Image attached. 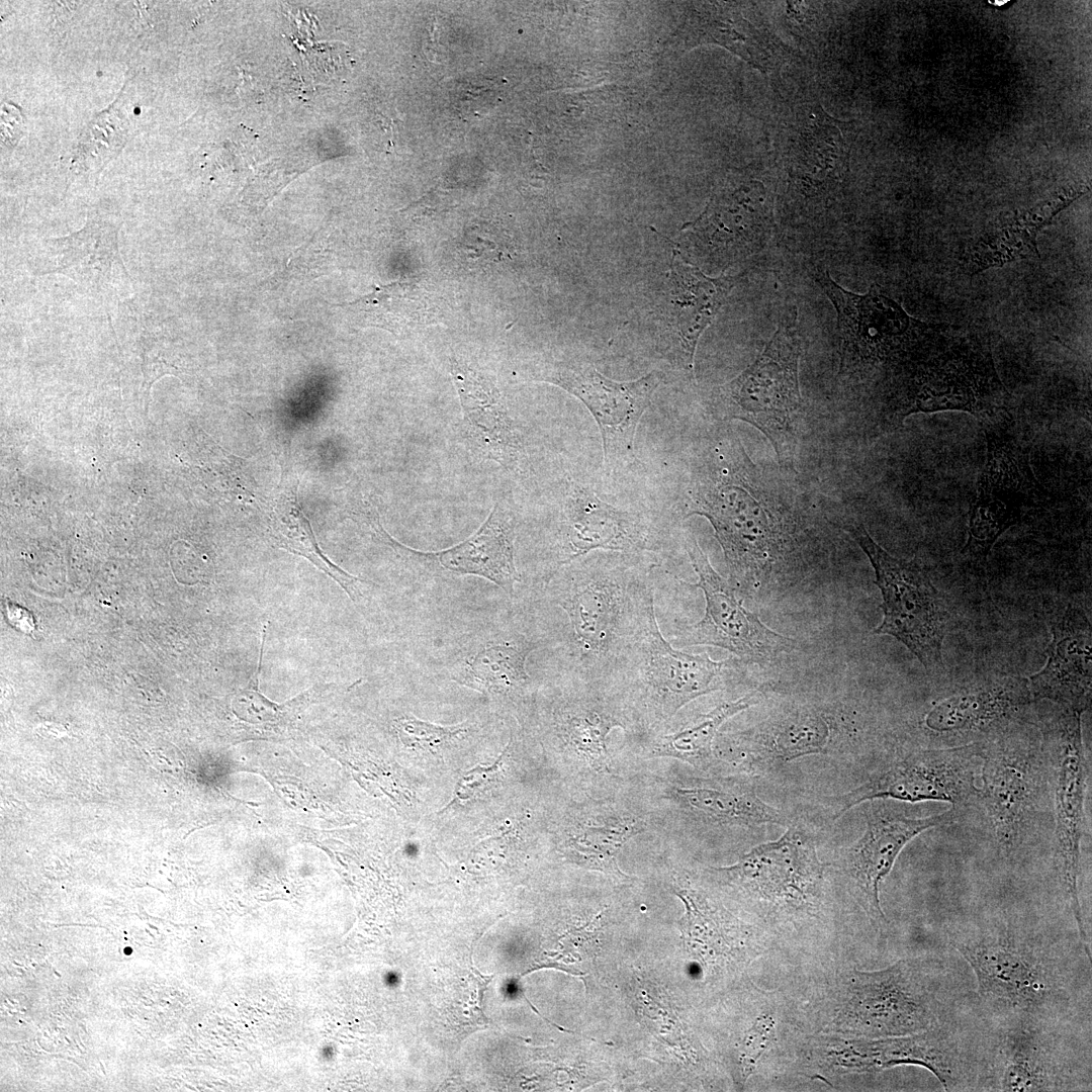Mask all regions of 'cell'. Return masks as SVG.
Wrapping results in <instances>:
<instances>
[{
    "instance_id": "obj_5",
    "label": "cell",
    "mask_w": 1092,
    "mask_h": 1092,
    "mask_svg": "<svg viewBox=\"0 0 1092 1092\" xmlns=\"http://www.w3.org/2000/svg\"><path fill=\"white\" fill-rule=\"evenodd\" d=\"M710 872L746 900L772 939L808 937L826 922V868L800 825Z\"/></svg>"
},
{
    "instance_id": "obj_13",
    "label": "cell",
    "mask_w": 1092,
    "mask_h": 1092,
    "mask_svg": "<svg viewBox=\"0 0 1092 1092\" xmlns=\"http://www.w3.org/2000/svg\"><path fill=\"white\" fill-rule=\"evenodd\" d=\"M845 530L870 559L876 574L875 583L883 597L884 618L874 633L898 639L927 672L941 670V647L949 615L928 573L916 560L892 556L862 525H848Z\"/></svg>"
},
{
    "instance_id": "obj_11",
    "label": "cell",
    "mask_w": 1092,
    "mask_h": 1092,
    "mask_svg": "<svg viewBox=\"0 0 1092 1092\" xmlns=\"http://www.w3.org/2000/svg\"><path fill=\"white\" fill-rule=\"evenodd\" d=\"M801 339L782 324L753 364L721 386L717 413L740 420L763 434L783 468L793 464L802 397L799 387Z\"/></svg>"
},
{
    "instance_id": "obj_3",
    "label": "cell",
    "mask_w": 1092,
    "mask_h": 1092,
    "mask_svg": "<svg viewBox=\"0 0 1092 1092\" xmlns=\"http://www.w3.org/2000/svg\"><path fill=\"white\" fill-rule=\"evenodd\" d=\"M660 565L649 556L599 553L570 562L549 579L547 597L566 617L561 638L567 672L612 680L656 616L653 572Z\"/></svg>"
},
{
    "instance_id": "obj_18",
    "label": "cell",
    "mask_w": 1092,
    "mask_h": 1092,
    "mask_svg": "<svg viewBox=\"0 0 1092 1092\" xmlns=\"http://www.w3.org/2000/svg\"><path fill=\"white\" fill-rule=\"evenodd\" d=\"M554 573L593 550L652 557L672 542V524L601 500L584 487L574 488L557 530Z\"/></svg>"
},
{
    "instance_id": "obj_2",
    "label": "cell",
    "mask_w": 1092,
    "mask_h": 1092,
    "mask_svg": "<svg viewBox=\"0 0 1092 1092\" xmlns=\"http://www.w3.org/2000/svg\"><path fill=\"white\" fill-rule=\"evenodd\" d=\"M938 958L901 959L875 971L841 963L825 967L795 1002L808 1034L845 1038L903 1036L937 1027L956 1017Z\"/></svg>"
},
{
    "instance_id": "obj_22",
    "label": "cell",
    "mask_w": 1092,
    "mask_h": 1092,
    "mask_svg": "<svg viewBox=\"0 0 1092 1092\" xmlns=\"http://www.w3.org/2000/svg\"><path fill=\"white\" fill-rule=\"evenodd\" d=\"M118 232L119 223L89 213L81 230L43 242L35 271L63 274L92 294L109 293L130 280L119 253Z\"/></svg>"
},
{
    "instance_id": "obj_14",
    "label": "cell",
    "mask_w": 1092,
    "mask_h": 1092,
    "mask_svg": "<svg viewBox=\"0 0 1092 1092\" xmlns=\"http://www.w3.org/2000/svg\"><path fill=\"white\" fill-rule=\"evenodd\" d=\"M816 280L837 312L841 371L903 365L945 330L910 316L878 284L856 294L840 287L826 271L819 270Z\"/></svg>"
},
{
    "instance_id": "obj_6",
    "label": "cell",
    "mask_w": 1092,
    "mask_h": 1092,
    "mask_svg": "<svg viewBox=\"0 0 1092 1092\" xmlns=\"http://www.w3.org/2000/svg\"><path fill=\"white\" fill-rule=\"evenodd\" d=\"M983 1065L982 1034L964 1029L959 1016L929 1030L880 1038L808 1034L797 1071L830 1082L851 1074H872L898 1066L928 1070L945 1091H978Z\"/></svg>"
},
{
    "instance_id": "obj_10",
    "label": "cell",
    "mask_w": 1092,
    "mask_h": 1092,
    "mask_svg": "<svg viewBox=\"0 0 1092 1092\" xmlns=\"http://www.w3.org/2000/svg\"><path fill=\"white\" fill-rule=\"evenodd\" d=\"M976 801L1006 856L1023 849L1050 802L1051 772L1042 736L1004 734L984 741Z\"/></svg>"
},
{
    "instance_id": "obj_23",
    "label": "cell",
    "mask_w": 1092,
    "mask_h": 1092,
    "mask_svg": "<svg viewBox=\"0 0 1092 1092\" xmlns=\"http://www.w3.org/2000/svg\"><path fill=\"white\" fill-rule=\"evenodd\" d=\"M1052 634L1046 664L1028 680L1031 698L1082 714L1091 703V624L1079 607L1068 605L1053 620Z\"/></svg>"
},
{
    "instance_id": "obj_34",
    "label": "cell",
    "mask_w": 1092,
    "mask_h": 1092,
    "mask_svg": "<svg viewBox=\"0 0 1092 1092\" xmlns=\"http://www.w3.org/2000/svg\"><path fill=\"white\" fill-rule=\"evenodd\" d=\"M756 693L737 700L719 703L709 712L698 715L678 730L653 736L647 746L648 756L672 757L699 768L713 760L714 739L720 727L734 715L758 703Z\"/></svg>"
},
{
    "instance_id": "obj_12",
    "label": "cell",
    "mask_w": 1092,
    "mask_h": 1092,
    "mask_svg": "<svg viewBox=\"0 0 1092 1092\" xmlns=\"http://www.w3.org/2000/svg\"><path fill=\"white\" fill-rule=\"evenodd\" d=\"M1081 715L1061 708L1041 731L1051 772L1056 817L1054 870L1062 899L1077 936L1091 957V935L1080 901L1081 840L1085 823L1088 764L1082 739Z\"/></svg>"
},
{
    "instance_id": "obj_25",
    "label": "cell",
    "mask_w": 1092,
    "mask_h": 1092,
    "mask_svg": "<svg viewBox=\"0 0 1092 1092\" xmlns=\"http://www.w3.org/2000/svg\"><path fill=\"white\" fill-rule=\"evenodd\" d=\"M832 722L812 708L799 707L770 718L755 730L732 735V756L751 769L827 753L833 745Z\"/></svg>"
},
{
    "instance_id": "obj_19",
    "label": "cell",
    "mask_w": 1092,
    "mask_h": 1092,
    "mask_svg": "<svg viewBox=\"0 0 1092 1092\" xmlns=\"http://www.w3.org/2000/svg\"><path fill=\"white\" fill-rule=\"evenodd\" d=\"M871 803L861 836L844 849L836 866L850 884L872 926L883 932L887 917L881 906L880 889L900 852L920 833L953 822L960 809L951 807L943 813L911 817L882 800Z\"/></svg>"
},
{
    "instance_id": "obj_38",
    "label": "cell",
    "mask_w": 1092,
    "mask_h": 1092,
    "mask_svg": "<svg viewBox=\"0 0 1092 1092\" xmlns=\"http://www.w3.org/2000/svg\"><path fill=\"white\" fill-rule=\"evenodd\" d=\"M266 628L263 630L262 645L258 666L247 689L239 692L233 700V711L242 721L252 725L274 724L283 716L285 705L271 702L259 691V675L261 672L264 652Z\"/></svg>"
},
{
    "instance_id": "obj_28",
    "label": "cell",
    "mask_w": 1092,
    "mask_h": 1092,
    "mask_svg": "<svg viewBox=\"0 0 1092 1092\" xmlns=\"http://www.w3.org/2000/svg\"><path fill=\"white\" fill-rule=\"evenodd\" d=\"M451 375L468 437L488 458L505 467L514 466L522 444L497 385L485 373L457 360L451 361Z\"/></svg>"
},
{
    "instance_id": "obj_27",
    "label": "cell",
    "mask_w": 1092,
    "mask_h": 1092,
    "mask_svg": "<svg viewBox=\"0 0 1092 1092\" xmlns=\"http://www.w3.org/2000/svg\"><path fill=\"white\" fill-rule=\"evenodd\" d=\"M516 525L513 511L496 503L480 528L461 543L438 552L410 551L435 560L445 571L486 578L512 596L521 579L514 557Z\"/></svg>"
},
{
    "instance_id": "obj_24",
    "label": "cell",
    "mask_w": 1092,
    "mask_h": 1092,
    "mask_svg": "<svg viewBox=\"0 0 1092 1092\" xmlns=\"http://www.w3.org/2000/svg\"><path fill=\"white\" fill-rule=\"evenodd\" d=\"M688 41L720 44L768 76L779 75L791 49L759 20L743 16L734 2H697L686 23Z\"/></svg>"
},
{
    "instance_id": "obj_4",
    "label": "cell",
    "mask_w": 1092,
    "mask_h": 1092,
    "mask_svg": "<svg viewBox=\"0 0 1092 1092\" xmlns=\"http://www.w3.org/2000/svg\"><path fill=\"white\" fill-rule=\"evenodd\" d=\"M950 946L971 967L989 1012L1024 1011L1072 1019L1090 998V970H1079L1059 940L1007 919L945 926Z\"/></svg>"
},
{
    "instance_id": "obj_15",
    "label": "cell",
    "mask_w": 1092,
    "mask_h": 1092,
    "mask_svg": "<svg viewBox=\"0 0 1092 1092\" xmlns=\"http://www.w3.org/2000/svg\"><path fill=\"white\" fill-rule=\"evenodd\" d=\"M984 742L916 750L834 798L833 819L863 802H946L966 807L977 797Z\"/></svg>"
},
{
    "instance_id": "obj_7",
    "label": "cell",
    "mask_w": 1092,
    "mask_h": 1092,
    "mask_svg": "<svg viewBox=\"0 0 1092 1092\" xmlns=\"http://www.w3.org/2000/svg\"><path fill=\"white\" fill-rule=\"evenodd\" d=\"M983 1031L978 1091H1079L1091 1087V1049L1072 1019L1024 1011L991 1012Z\"/></svg>"
},
{
    "instance_id": "obj_17",
    "label": "cell",
    "mask_w": 1092,
    "mask_h": 1092,
    "mask_svg": "<svg viewBox=\"0 0 1092 1092\" xmlns=\"http://www.w3.org/2000/svg\"><path fill=\"white\" fill-rule=\"evenodd\" d=\"M987 455L977 482L963 553L986 559L999 537L1042 499L1026 451L1007 436L988 435Z\"/></svg>"
},
{
    "instance_id": "obj_30",
    "label": "cell",
    "mask_w": 1092,
    "mask_h": 1092,
    "mask_svg": "<svg viewBox=\"0 0 1092 1092\" xmlns=\"http://www.w3.org/2000/svg\"><path fill=\"white\" fill-rule=\"evenodd\" d=\"M669 317L679 340V363L691 373L698 340L733 286L730 277L710 278L674 253Z\"/></svg>"
},
{
    "instance_id": "obj_37",
    "label": "cell",
    "mask_w": 1092,
    "mask_h": 1092,
    "mask_svg": "<svg viewBox=\"0 0 1092 1092\" xmlns=\"http://www.w3.org/2000/svg\"><path fill=\"white\" fill-rule=\"evenodd\" d=\"M469 725L466 722L442 726L418 719L412 715L402 716L394 721V728L402 744L431 753H436L456 737L465 733Z\"/></svg>"
},
{
    "instance_id": "obj_1",
    "label": "cell",
    "mask_w": 1092,
    "mask_h": 1092,
    "mask_svg": "<svg viewBox=\"0 0 1092 1092\" xmlns=\"http://www.w3.org/2000/svg\"><path fill=\"white\" fill-rule=\"evenodd\" d=\"M779 483L728 432L704 446L691 470L682 519L698 515L711 523L728 580L744 597L776 586L803 561V518Z\"/></svg>"
},
{
    "instance_id": "obj_9",
    "label": "cell",
    "mask_w": 1092,
    "mask_h": 1092,
    "mask_svg": "<svg viewBox=\"0 0 1092 1092\" xmlns=\"http://www.w3.org/2000/svg\"><path fill=\"white\" fill-rule=\"evenodd\" d=\"M944 332L902 365L896 403L900 419L942 411L966 412L987 423L1004 416L1009 394L989 345L980 338H949Z\"/></svg>"
},
{
    "instance_id": "obj_33",
    "label": "cell",
    "mask_w": 1092,
    "mask_h": 1092,
    "mask_svg": "<svg viewBox=\"0 0 1092 1092\" xmlns=\"http://www.w3.org/2000/svg\"><path fill=\"white\" fill-rule=\"evenodd\" d=\"M672 794L684 809L713 824L743 827L790 824L781 810L763 802L751 788L675 787Z\"/></svg>"
},
{
    "instance_id": "obj_8",
    "label": "cell",
    "mask_w": 1092,
    "mask_h": 1092,
    "mask_svg": "<svg viewBox=\"0 0 1092 1092\" xmlns=\"http://www.w3.org/2000/svg\"><path fill=\"white\" fill-rule=\"evenodd\" d=\"M731 660H713L672 647L654 616L628 649L612 678L637 732L663 729L701 696L722 689Z\"/></svg>"
},
{
    "instance_id": "obj_16",
    "label": "cell",
    "mask_w": 1092,
    "mask_h": 1092,
    "mask_svg": "<svg viewBox=\"0 0 1092 1092\" xmlns=\"http://www.w3.org/2000/svg\"><path fill=\"white\" fill-rule=\"evenodd\" d=\"M684 546L691 564L698 574L699 587L705 597V613L692 625L674 628L672 640L685 646L708 645L726 649L745 663L763 664L781 653L796 648L793 638L784 636L766 627L756 614L746 609L736 597L729 580L721 576L711 565L697 538L689 531L682 532Z\"/></svg>"
},
{
    "instance_id": "obj_40",
    "label": "cell",
    "mask_w": 1092,
    "mask_h": 1092,
    "mask_svg": "<svg viewBox=\"0 0 1092 1092\" xmlns=\"http://www.w3.org/2000/svg\"><path fill=\"white\" fill-rule=\"evenodd\" d=\"M507 748L504 750L502 756L491 766L477 765L474 768L467 771L459 781L456 787V797L459 800H467L474 796L477 792L484 789L488 783L492 782L498 774V769L502 766V760L506 754Z\"/></svg>"
},
{
    "instance_id": "obj_21",
    "label": "cell",
    "mask_w": 1092,
    "mask_h": 1092,
    "mask_svg": "<svg viewBox=\"0 0 1092 1092\" xmlns=\"http://www.w3.org/2000/svg\"><path fill=\"white\" fill-rule=\"evenodd\" d=\"M686 907L685 931L693 954L705 970L740 972L770 947L772 938L755 923L733 916L702 892L680 889Z\"/></svg>"
},
{
    "instance_id": "obj_41",
    "label": "cell",
    "mask_w": 1092,
    "mask_h": 1092,
    "mask_svg": "<svg viewBox=\"0 0 1092 1092\" xmlns=\"http://www.w3.org/2000/svg\"><path fill=\"white\" fill-rule=\"evenodd\" d=\"M990 3H992L994 5H997V6H1002V5L1006 4V3H1008V0H995V1H990Z\"/></svg>"
},
{
    "instance_id": "obj_26",
    "label": "cell",
    "mask_w": 1092,
    "mask_h": 1092,
    "mask_svg": "<svg viewBox=\"0 0 1092 1092\" xmlns=\"http://www.w3.org/2000/svg\"><path fill=\"white\" fill-rule=\"evenodd\" d=\"M1028 679L1005 676L963 690L938 702L926 715L931 732L946 735L987 733L1004 727L1032 703Z\"/></svg>"
},
{
    "instance_id": "obj_39",
    "label": "cell",
    "mask_w": 1092,
    "mask_h": 1092,
    "mask_svg": "<svg viewBox=\"0 0 1092 1092\" xmlns=\"http://www.w3.org/2000/svg\"><path fill=\"white\" fill-rule=\"evenodd\" d=\"M495 85L492 82H470L459 86L457 91V105L465 108L466 112H478L491 107L495 101Z\"/></svg>"
},
{
    "instance_id": "obj_35",
    "label": "cell",
    "mask_w": 1092,
    "mask_h": 1092,
    "mask_svg": "<svg viewBox=\"0 0 1092 1092\" xmlns=\"http://www.w3.org/2000/svg\"><path fill=\"white\" fill-rule=\"evenodd\" d=\"M643 830L644 822L631 814L592 817L579 824L570 840L572 856L583 868L629 879L618 866V854L627 841Z\"/></svg>"
},
{
    "instance_id": "obj_32",
    "label": "cell",
    "mask_w": 1092,
    "mask_h": 1092,
    "mask_svg": "<svg viewBox=\"0 0 1092 1092\" xmlns=\"http://www.w3.org/2000/svg\"><path fill=\"white\" fill-rule=\"evenodd\" d=\"M541 645L538 636L527 633L488 643L465 659L453 678L482 693H523L532 685L527 659Z\"/></svg>"
},
{
    "instance_id": "obj_36",
    "label": "cell",
    "mask_w": 1092,
    "mask_h": 1092,
    "mask_svg": "<svg viewBox=\"0 0 1092 1092\" xmlns=\"http://www.w3.org/2000/svg\"><path fill=\"white\" fill-rule=\"evenodd\" d=\"M371 295L373 297L367 296L374 301L380 302V305L362 299L356 302L361 303L362 307H367V310L382 311L371 317V320H379L377 322L378 326L385 317L395 320L394 327L406 328L407 330L429 326L434 321L433 314L430 312L432 308L429 298L419 287L412 283L396 282L377 287Z\"/></svg>"
},
{
    "instance_id": "obj_29",
    "label": "cell",
    "mask_w": 1092,
    "mask_h": 1092,
    "mask_svg": "<svg viewBox=\"0 0 1092 1092\" xmlns=\"http://www.w3.org/2000/svg\"><path fill=\"white\" fill-rule=\"evenodd\" d=\"M771 207L770 193L760 181L734 178L715 193L695 230L711 242L754 252L770 235Z\"/></svg>"
},
{
    "instance_id": "obj_20",
    "label": "cell",
    "mask_w": 1092,
    "mask_h": 1092,
    "mask_svg": "<svg viewBox=\"0 0 1092 1092\" xmlns=\"http://www.w3.org/2000/svg\"><path fill=\"white\" fill-rule=\"evenodd\" d=\"M663 374L650 372L628 382L611 380L590 365L566 363L550 369L543 380L578 397L598 423L603 439L606 468H618L635 460L634 439L639 421Z\"/></svg>"
},
{
    "instance_id": "obj_31",
    "label": "cell",
    "mask_w": 1092,
    "mask_h": 1092,
    "mask_svg": "<svg viewBox=\"0 0 1092 1092\" xmlns=\"http://www.w3.org/2000/svg\"><path fill=\"white\" fill-rule=\"evenodd\" d=\"M298 480L290 470L282 473L269 516L272 538L280 548L308 559L333 578L353 602L362 597L361 580L334 564L321 550L311 525L300 507Z\"/></svg>"
}]
</instances>
